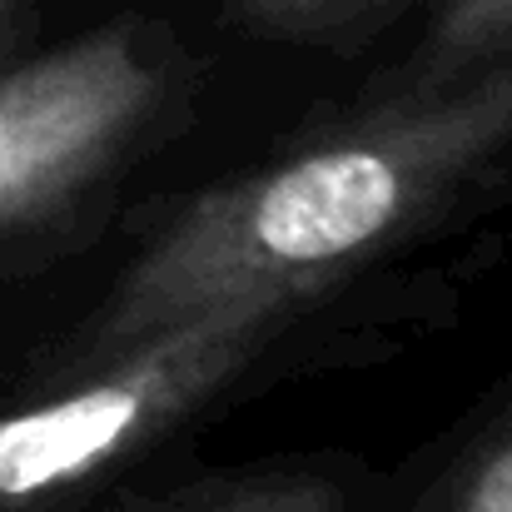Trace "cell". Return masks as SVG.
Segmentation results:
<instances>
[{
  "mask_svg": "<svg viewBox=\"0 0 512 512\" xmlns=\"http://www.w3.org/2000/svg\"><path fill=\"white\" fill-rule=\"evenodd\" d=\"M508 150L512 55L448 85H373L314 135L179 199L55 353L145 339L234 299L348 289Z\"/></svg>",
  "mask_w": 512,
  "mask_h": 512,
  "instance_id": "6da1fadb",
  "label": "cell"
},
{
  "mask_svg": "<svg viewBox=\"0 0 512 512\" xmlns=\"http://www.w3.org/2000/svg\"><path fill=\"white\" fill-rule=\"evenodd\" d=\"M334 294L234 299L145 339L50 353L45 373L0 398V512H90L184 423L304 339Z\"/></svg>",
  "mask_w": 512,
  "mask_h": 512,
  "instance_id": "7a4b0ae2",
  "label": "cell"
},
{
  "mask_svg": "<svg viewBox=\"0 0 512 512\" xmlns=\"http://www.w3.org/2000/svg\"><path fill=\"white\" fill-rule=\"evenodd\" d=\"M194 90V55L155 20H110L0 70V264L90 239L189 125Z\"/></svg>",
  "mask_w": 512,
  "mask_h": 512,
  "instance_id": "3957f363",
  "label": "cell"
},
{
  "mask_svg": "<svg viewBox=\"0 0 512 512\" xmlns=\"http://www.w3.org/2000/svg\"><path fill=\"white\" fill-rule=\"evenodd\" d=\"M90 512H353L348 483L314 463H269L249 473L199 478L155 498H130Z\"/></svg>",
  "mask_w": 512,
  "mask_h": 512,
  "instance_id": "277c9868",
  "label": "cell"
},
{
  "mask_svg": "<svg viewBox=\"0 0 512 512\" xmlns=\"http://www.w3.org/2000/svg\"><path fill=\"white\" fill-rule=\"evenodd\" d=\"M438 0H219V15L254 40L314 45V50H358L373 35L393 30L413 10Z\"/></svg>",
  "mask_w": 512,
  "mask_h": 512,
  "instance_id": "5b68a950",
  "label": "cell"
},
{
  "mask_svg": "<svg viewBox=\"0 0 512 512\" xmlns=\"http://www.w3.org/2000/svg\"><path fill=\"white\" fill-rule=\"evenodd\" d=\"M503 55H512V0H438L388 85H448Z\"/></svg>",
  "mask_w": 512,
  "mask_h": 512,
  "instance_id": "8992f818",
  "label": "cell"
},
{
  "mask_svg": "<svg viewBox=\"0 0 512 512\" xmlns=\"http://www.w3.org/2000/svg\"><path fill=\"white\" fill-rule=\"evenodd\" d=\"M408 512H512V403L413 498Z\"/></svg>",
  "mask_w": 512,
  "mask_h": 512,
  "instance_id": "52a82bcc",
  "label": "cell"
},
{
  "mask_svg": "<svg viewBox=\"0 0 512 512\" xmlns=\"http://www.w3.org/2000/svg\"><path fill=\"white\" fill-rule=\"evenodd\" d=\"M20 15H25V0H0V50L15 40V25H20Z\"/></svg>",
  "mask_w": 512,
  "mask_h": 512,
  "instance_id": "ba28073f",
  "label": "cell"
}]
</instances>
